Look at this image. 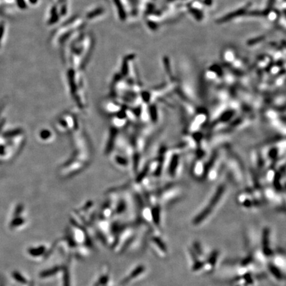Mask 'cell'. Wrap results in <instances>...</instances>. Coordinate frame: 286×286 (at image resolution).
Segmentation results:
<instances>
[{"label": "cell", "mask_w": 286, "mask_h": 286, "mask_svg": "<svg viewBox=\"0 0 286 286\" xmlns=\"http://www.w3.org/2000/svg\"><path fill=\"white\" fill-rule=\"evenodd\" d=\"M269 230L268 228H265L262 232V246L265 255H271V250L269 247Z\"/></svg>", "instance_id": "cell-1"}, {"label": "cell", "mask_w": 286, "mask_h": 286, "mask_svg": "<svg viewBox=\"0 0 286 286\" xmlns=\"http://www.w3.org/2000/svg\"><path fill=\"white\" fill-rule=\"evenodd\" d=\"M269 271L270 272L272 273V274L274 275V276L278 279H283V274L282 273V272L280 271V269L276 267L275 266H274V264H269Z\"/></svg>", "instance_id": "cell-2"}, {"label": "cell", "mask_w": 286, "mask_h": 286, "mask_svg": "<svg viewBox=\"0 0 286 286\" xmlns=\"http://www.w3.org/2000/svg\"><path fill=\"white\" fill-rule=\"evenodd\" d=\"M153 241L156 243V245L159 247V248H160L162 252H166L167 247L165 244H164V242L160 239V238H158V237L153 238Z\"/></svg>", "instance_id": "cell-3"}, {"label": "cell", "mask_w": 286, "mask_h": 286, "mask_svg": "<svg viewBox=\"0 0 286 286\" xmlns=\"http://www.w3.org/2000/svg\"><path fill=\"white\" fill-rule=\"evenodd\" d=\"M218 256H219L218 251L214 250L213 252L211 253V254L209 258V260H208V262L211 266H214L215 265Z\"/></svg>", "instance_id": "cell-4"}, {"label": "cell", "mask_w": 286, "mask_h": 286, "mask_svg": "<svg viewBox=\"0 0 286 286\" xmlns=\"http://www.w3.org/2000/svg\"><path fill=\"white\" fill-rule=\"evenodd\" d=\"M193 250L195 252V253L198 254V255H202V249H201V246L200 245V244L198 242H194L193 244Z\"/></svg>", "instance_id": "cell-5"}, {"label": "cell", "mask_w": 286, "mask_h": 286, "mask_svg": "<svg viewBox=\"0 0 286 286\" xmlns=\"http://www.w3.org/2000/svg\"><path fill=\"white\" fill-rule=\"evenodd\" d=\"M204 266V263L203 262H200L199 260H197L194 262L193 266V269L194 271H198V270L200 269L201 268H202Z\"/></svg>", "instance_id": "cell-6"}]
</instances>
